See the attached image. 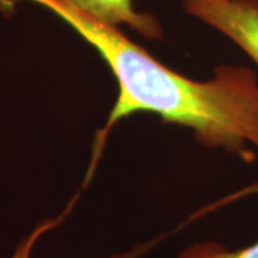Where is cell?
Instances as JSON below:
<instances>
[{
  "label": "cell",
  "mask_w": 258,
  "mask_h": 258,
  "mask_svg": "<svg viewBox=\"0 0 258 258\" xmlns=\"http://www.w3.org/2000/svg\"><path fill=\"white\" fill-rule=\"evenodd\" d=\"M59 221H60V220H53V221H46L43 222L42 225H39L36 230L33 231L29 237H26L25 240L19 244V247L16 248V251H15V254L10 258H30L32 251H33V247H35L36 241L40 238V235H42L43 232H46V231L50 230V228H53ZM159 241H161V238H154V240L147 241V242H144V244L135 245V247L126 249V251H122V252H118V254H115V255H111L109 258H142L145 254H148L151 249L154 248Z\"/></svg>",
  "instance_id": "cell-5"
},
{
  "label": "cell",
  "mask_w": 258,
  "mask_h": 258,
  "mask_svg": "<svg viewBox=\"0 0 258 258\" xmlns=\"http://www.w3.org/2000/svg\"><path fill=\"white\" fill-rule=\"evenodd\" d=\"M52 12L98 52L118 83V99L101 138L132 113H155L191 128L203 145L222 148L245 162L258 151V78L249 68L221 64L198 82L158 62L144 47L92 15L59 0H33Z\"/></svg>",
  "instance_id": "cell-1"
},
{
  "label": "cell",
  "mask_w": 258,
  "mask_h": 258,
  "mask_svg": "<svg viewBox=\"0 0 258 258\" xmlns=\"http://www.w3.org/2000/svg\"><path fill=\"white\" fill-rule=\"evenodd\" d=\"M188 15L218 30L258 64V0H184Z\"/></svg>",
  "instance_id": "cell-2"
},
{
  "label": "cell",
  "mask_w": 258,
  "mask_h": 258,
  "mask_svg": "<svg viewBox=\"0 0 258 258\" xmlns=\"http://www.w3.org/2000/svg\"><path fill=\"white\" fill-rule=\"evenodd\" d=\"M33 2V0H32ZM78 8L85 13L112 26H128L149 40L162 37V28L158 19L149 13L138 12L132 0H59Z\"/></svg>",
  "instance_id": "cell-3"
},
{
  "label": "cell",
  "mask_w": 258,
  "mask_h": 258,
  "mask_svg": "<svg viewBox=\"0 0 258 258\" xmlns=\"http://www.w3.org/2000/svg\"><path fill=\"white\" fill-rule=\"evenodd\" d=\"M252 191L258 194V185ZM176 258H258V240L238 249L225 248L215 241L195 242L182 249Z\"/></svg>",
  "instance_id": "cell-4"
}]
</instances>
